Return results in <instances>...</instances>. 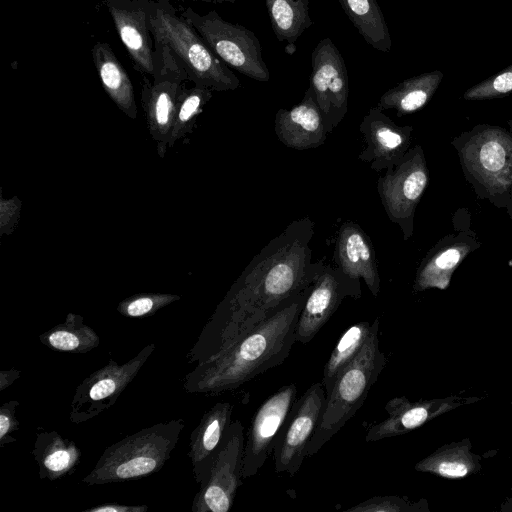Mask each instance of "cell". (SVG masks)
Masks as SVG:
<instances>
[{"label":"cell","instance_id":"ac0fdd59","mask_svg":"<svg viewBox=\"0 0 512 512\" xmlns=\"http://www.w3.org/2000/svg\"><path fill=\"white\" fill-rule=\"evenodd\" d=\"M333 260L347 275L363 279L369 291L377 297L381 278L373 243L355 222H344L337 234Z\"/></svg>","mask_w":512,"mask_h":512},{"label":"cell","instance_id":"7c38bea8","mask_svg":"<svg viewBox=\"0 0 512 512\" xmlns=\"http://www.w3.org/2000/svg\"><path fill=\"white\" fill-rule=\"evenodd\" d=\"M325 402L322 382L313 383L296 399L276 438L273 450L276 473L291 477L297 474L307 457L308 444L320 423Z\"/></svg>","mask_w":512,"mask_h":512},{"label":"cell","instance_id":"8992f818","mask_svg":"<svg viewBox=\"0 0 512 512\" xmlns=\"http://www.w3.org/2000/svg\"><path fill=\"white\" fill-rule=\"evenodd\" d=\"M148 28L155 44L173 52L195 85L218 92L239 87L238 77L182 16H176L163 6L155 7L148 13Z\"/></svg>","mask_w":512,"mask_h":512},{"label":"cell","instance_id":"44dd1931","mask_svg":"<svg viewBox=\"0 0 512 512\" xmlns=\"http://www.w3.org/2000/svg\"><path fill=\"white\" fill-rule=\"evenodd\" d=\"M108 10L136 69L153 76L156 72V57L149 37L148 13L143 9H127L114 5H108Z\"/></svg>","mask_w":512,"mask_h":512},{"label":"cell","instance_id":"ba28073f","mask_svg":"<svg viewBox=\"0 0 512 512\" xmlns=\"http://www.w3.org/2000/svg\"><path fill=\"white\" fill-rule=\"evenodd\" d=\"M156 72L150 81L144 78L141 103L147 126L156 142L157 153L163 158L167 152L173 120L184 81L189 80L184 67L164 45L155 44Z\"/></svg>","mask_w":512,"mask_h":512},{"label":"cell","instance_id":"d4e9b609","mask_svg":"<svg viewBox=\"0 0 512 512\" xmlns=\"http://www.w3.org/2000/svg\"><path fill=\"white\" fill-rule=\"evenodd\" d=\"M346 16L372 48L388 53L392 40L382 10L376 0H338Z\"/></svg>","mask_w":512,"mask_h":512},{"label":"cell","instance_id":"52a82bcc","mask_svg":"<svg viewBox=\"0 0 512 512\" xmlns=\"http://www.w3.org/2000/svg\"><path fill=\"white\" fill-rule=\"evenodd\" d=\"M181 16L227 66L256 81L270 80L262 47L254 32L243 25L224 20L214 10L200 15L188 7Z\"/></svg>","mask_w":512,"mask_h":512},{"label":"cell","instance_id":"836d02e7","mask_svg":"<svg viewBox=\"0 0 512 512\" xmlns=\"http://www.w3.org/2000/svg\"><path fill=\"white\" fill-rule=\"evenodd\" d=\"M0 196V235H10L19 221L22 202L17 196L9 199Z\"/></svg>","mask_w":512,"mask_h":512},{"label":"cell","instance_id":"2e32d148","mask_svg":"<svg viewBox=\"0 0 512 512\" xmlns=\"http://www.w3.org/2000/svg\"><path fill=\"white\" fill-rule=\"evenodd\" d=\"M413 127L398 125L377 106L359 124L365 148L358 159L375 172L392 169L411 148Z\"/></svg>","mask_w":512,"mask_h":512},{"label":"cell","instance_id":"d6a6232c","mask_svg":"<svg viewBox=\"0 0 512 512\" xmlns=\"http://www.w3.org/2000/svg\"><path fill=\"white\" fill-rule=\"evenodd\" d=\"M19 406L17 400H9L0 407V447L17 441L11 434L19 429L16 411Z\"/></svg>","mask_w":512,"mask_h":512},{"label":"cell","instance_id":"5b68a950","mask_svg":"<svg viewBox=\"0 0 512 512\" xmlns=\"http://www.w3.org/2000/svg\"><path fill=\"white\" fill-rule=\"evenodd\" d=\"M380 319L371 324L369 337L354 360L340 373L326 402L320 423L307 449L314 456L362 407L387 362L379 347Z\"/></svg>","mask_w":512,"mask_h":512},{"label":"cell","instance_id":"74e56055","mask_svg":"<svg viewBox=\"0 0 512 512\" xmlns=\"http://www.w3.org/2000/svg\"><path fill=\"white\" fill-rule=\"evenodd\" d=\"M507 123L509 126V131L512 133V118L509 119ZM505 210H506L507 214L509 215L510 219H512V195H511L510 201Z\"/></svg>","mask_w":512,"mask_h":512},{"label":"cell","instance_id":"6da1fadb","mask_svg":"<svg viewBox=\"0 0 512 512\" xmlns=\"http://www.w3.org/2000/svg\"><path fill=\"white\" fill-rule=\"evenodd\" d=\"M314 234L309 216L293 220L252 258L204 325L187 354L189 363L218 354L315 282L326 263L313 261Z\"/></svg>","mask_w":512,"mask_h":512},{"label":"cell","instance_id":"4316f807","mask_svg":"<svg viewBox=\"0 0 512 512\" xmlns=\"http://www.w3.org/2000/svg\"><path fill=\"white\" fill-rule=\"evenodd\" d=\"M276 38L294 45L312 24L308 0H265Z\"/></svg>","mask_w":512,"mask_h":512},{"label":"cell","instance_id":"603a6c76","mask_svg":"<svg viewBox=\"0 0 512 512\" xmlns=\"http://www.w3.org/2000/svg\"><path fill=\"white\" fill-rule=\"evenodd\" d=\"M91 52L107 95L126 116L136 119L137 105L131 80L110 45L97 42Z\"/></svg>","mask_w":512,"mask_h":512},{"label":"cell","instance_id":"277c9868","mask_svg":"<svg viewBox=\"0 0 512 512\" xmlns=\"http://www.w3.org/2000/svg\"><path fill=\"white\" fill-rule=\"evenodd\" d=\"M185 426L182 418L156 423L106 447L82 479L92 485L125 482L158 472L169 460Z\"/></svg>","mask_w":512,"mask_h":512},{"label":"cell","instance_id":"3957f363","mask_svg":"<svg viewBox=\"0 0 512 512\" xmlns=\"http://www.w3.org/2000/svg\"><path fill=\"white\" fill-rule=\"evenodd\" d=\"M466 181L477 198L506 209L512 195V133L477 124L451 140Z\"/></svg>","mask_w":512,"mask_h":512},{"label":"cell","instance_id":"f1b7e54d","mask_svg":"<svg viewBox=\"0 0 512 512\" xmlns=\"http://www.w3.org/2000/svg\"><path fill=\"white\" fill-rule=\"evenodd\" d=\"M212 92L198 85L192 88L184 86L178 98L168 148L193 131L198 116L212 98Z\"/></svg>","mask_w":512,"mask_h":512},{"label":"cell","instance_id":"9c48e42d","mask_svg":"<svg viewBox=\"0 0 512 512\" xmlns=\"http://www.w3.org/2000/svg\"><path fill=\"white\" fill-rule=\"evenodd\" d=\"M429 178L424 150L421 145H416L377 180V192L386 215L399 226L404 240L413 235L416 208Z\"/></svg>","mask_w":512,"mask_h":512},{"label":"cell","instance_id":"cb8c5ba5","mask_svg":"<svg viewBox=\"0 0 512 512\" xmlns=\"http://www.w3.org/2000/svg\"><path fill=\"white\" fill-rule=\"evenodd\" d=\"M443 72L434 70L408 78L382 94L377 107L394 110L401 117L422 109L437 91Z\"/></svg>","mask_w":512,"mask_h":512},{"label":"cell","instance_id":"7402d4cb","mask_svg":"<svg viewBox=\"0 0 512 512\" xmlns=\"http://www.w3.org/2000/svg\"><path fill=\"white\" fill-rule=\"evenodd\" d=\"M32 455L38 465L41 479L59 480L74 473L81 460L76 443L57 431L36 433Z\"/></svg>","mask_w":512,"mask_h":512},{"label":"cell","instance_id":"8d00e7d4","mask_svg":"<svg viewBox=\"0 0 512 512\" xmlns=\"http://www.w3.org/2000/svg\"><path fill=\"white\" fill-rule=\"evenodd\" d=\"M21 371L15 368L0 371V391H4L8 386L12 385L19 377Z\"/></svg>","mask_w":512,"mask_h":512},{"label":"cell","instance_id":"4dcf8cb0","mask_svg":"<svg viewBox=\"0 0 512 512\" xmlns=\"http://www.w3.org/2000/svg\"><path fill=\"white\" fill-rule=\"evenodd\" d=\"M512 93V64L502 71L467 89L463 98L469 101L502 98Z\"/></svg>","mask_w":512,"mask_h":512},{"label":"cell","instance_id":"4fadbf2b","mask_svg":"<svg viewBox=\"0 0 512 512\" xmlns=\"http://www.w3.org/2000/svg\"><path fill=\"white\" fill-rule=\"evenodd\" d=\"M308 89L318 105L327 133L341 123L348 112L349 83L344 59L330 38L315 46Z\"/></svg>","mask_w":512,"mask_h":512},{"label":"cell","instance_id":"e575fe53","mask_svg":"<svg viewBox=\"0 0 512 512\" xmlns=\"http://www.w3.org/2000/svg\"><path fill=\"white\" fill-rule=\"evenodd\" d=\"M147 505H127L119 503H105L85 509L84 512H146Z\"/></svg>","mask_w":512,"mask_h":512},{"label":"cell","instance_id":"7a4b0ae2","mask_svg":"<svg viewBox=\"0 0 512 512\" xmlns=\"http://www.w3.org/2000/svg\"><path fill=\"white\" fill-rule=\"evenodd\" d=\"M310 287L281 303L230 346L197 363L184 376L183 389L192 394L218 395L282 364L296 343V325Z\"/></svg>","mask_w":512,"mask_h":512},{"label":"cell","instance_id":"83f0119b","mask_svg":"<svg viewBox=\"0 0 512 512\" xmlns=\"http://www.w3.org/2000/svg\"><path fill=\"white\" fill-rule=\"evenodd\" d=\"M371 330L368 321L350 326L332 350L323 371L322 384L326 395L330 393L340 373L354 360L366 343Z\"/></svg>","mask_w":512,"mask_h":512},{"label":"cell","instance_id":"8fae6325","mask_svg":"<svg viewBox=\"0 0 512 512\" xmlns=\"http://www.w3.org/2000/svg\"><path fill=\"white\" fill-rule=\"evenodd\" d=\"M244 426L232 421L216 452L209 474L200 484L191 509L193 512H228L242 483Z\"/></svg>","mask_w":512,"mask_h":512},{"label":"cell","instance_id":"f546056e","mask_svg":"<svg viewBox=\"0 0 512 512\" xmlns=\"http://www.w3.org/2000/svg\"><path fill=\"white\" fill-rule=\"evenodd\" d=\"M179 299V295L170 293H139L122 300L117 311L125 317H147Z\"/></svg>","mask_w":512,"mask_h":512},{"label":"cell","instance_id":"d590c367","mask_svg":"<svg viewBox=\"0 0 512 512\" xmlns=\"http://www.w3.org/2000/svg\"><path fill=\"white\" fill-rule=\"evenodd\" d=\"M438 472L447 477H462L466 475L467 468L461 463L442 462L438 466Z\"/></svg>","mask_w":512,"mask_h":512},{"label":"cell","instance_id":"1f68e13d","mask_svg":"<svg viewBox=\"0 0 512 512\" xmlns=\"http://www.w3.org/2000/svg\"><path fill=\"white\" fill-rule=\"evenodd\" d=\"M408 508V503L397 496H373L346 509V512H399Z\"/></svg>","mask_w":512,"mask_h":512},{"label":"cell","instance_id":"5bb4252c","mask_svg":"<svg viewBox=\"0 0 512 512\" xmlns=\"http://www.w3.org/2000/svg\"><path fill=\"white\" fill-rule=\"evenodd\" d=\"M360 279L344 273L339 267L326 264L310 287L298 317L295 338L301 344L309 343L336 312L345 298H360Z\"/></svg>","mask_w":512,"mask_h":512},{"label":"cell","instance_id":"30bf717a","mask_svg":"<svg viewBox=\"0 0 512 512\" xmlns=\"http://www.w3.org/2000/svg\"><path fill=\"white\" fill-rule=\"evenodd\" d=\"M155 350L150 343L123 364L110 359L87 376L76 388L70 404L69 420L83 424L111 408Z\"/></svg>","mask_w":512,"mask_h":512},{"label":"cell","instance_id":"9a60e30c","mask_svg":"<svg viewBox=\"0 0 512 512\" xmlns=\"http://www.w3.org/2000/svg\"><path fill=\"white\" fill-rule=\"evenodd\" d=\"M296 396L295 383H289L280 387L258 407L245 440L243 479L256 475L273 454L277 435L297 399Z\"/></svg>","mask_w":512,"mask_h":512},{"label":"cell","instance_id":"ffe728a7","mask_svg":"<svg viewBox=\"0 0 512 512\" xmlns=\"http://www.w3.org/2000/svg\"><path fill=\"white\" fill-rule=\"evenodd\" d=\"M233 406L217 402L202 416L190 434L188 457L194 480L199 485L207 478L216 452L232 422Z\"/></svg>","mask_w":512,"mask_h":512},{"label":"cell","instance_id":"d6986e66","mask_svg":"<svg viewBox=\"0 0 512 512\" xmlns=\"http://www.w3.org/2000/svg\"><path fill=\"white\" fill-rule=\"evenodd\" d=\"M274 131L283 145L295 150L314 149L325 143L328 133L324 118L308 88L297 105L276 112Z\"/></svg>","mask_w":512,"mask_h":512},{"label":"cell","instance_id":"484cf974","mask_svg":"<svg viewBox=\"0 0 512 512\" xmlns=\"http://www.w3.org/2000/svg\"><path fill=\"white\" fill-rule=\"evenodd\" d=\"M45 346L68 353H87L98 347L100 338L83 316L68 313L65 320L39 335Z\"/></svg>","mask_w":512,"mask_h":512},{"label":"cell","instance_id":"f35d334b","mask_svg":"<svg viewBox=\"0 0 512 512\" xmlns=\"http://www.w3.org/2000/svg\"><path fill=\"white\" fill-rule=\"evenodd\" d=\"M203 1H209V2H214V3H224V2L235 3V0H203Z\"/></svg>","mask_w":512,"mask_h":512},{"label":"cell","instance_id":"e0dca14e","mask_svg":"<svg viewBox=\"0 0 512 512\" xmlns=\"http://www.w3.org/2000/svg\"><path fill=\"white\" fill-rule=\"evenodd\" d=\"M480 246L481 242L469 224L443 236L420 262L415 277V290L430 287L444 289L456 268Z\"/></svg>","mask_w":512,"mask_h":512}]
</instances>
